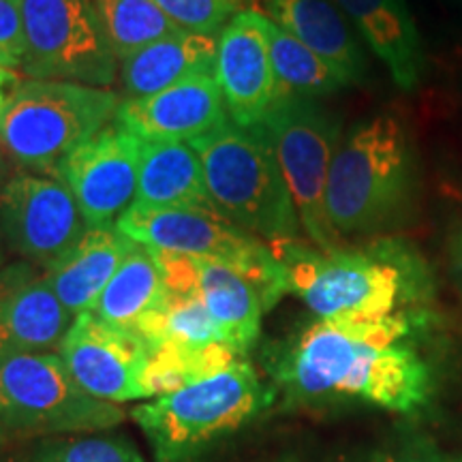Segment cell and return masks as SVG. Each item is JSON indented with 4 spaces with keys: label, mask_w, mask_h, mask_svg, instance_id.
I'll return each mask as SVG.
<instances>
[{
    "label": "cell",
    "mask_w": 462,
    "mask_h": 462,
    "mask_svg": "<svg viewBox=\"0 0 462 462\" xmlns=\"http://www.w3.org/2000/svg\"><path fill=\"white\" fill-rule=\"evenodd\" d=\"M430 323L421 309L317 319L276 357L274 379L300 401L354 398L392 413L420 411L435 394V368L420 349Z\"/></svg>",
    "instance_id": "cell-1"
},
{
    "label": "cell",
    "mask_w": 462,
    "mask_h": 462,
    "mask_svg": "<svg viewBox=\"0 0 462 462\" xmlns=\"http://www.w3.org/2000/svg\"><path fill=\"white\" fill-rule=\"evenodd\" d=\"M270 246L285 268L287 291L302 300L317 319H381L424 302L432 289L424 257L401 238L334 251L298 238Z\"/></svg>",
    "instance_id": "cell-2"
},
{
    "label": "cell",
    "mask_w": 462,
    "mask_h": 462,
    "mask_svg": "<svg viewBox=\"0 0 462 462\" xmlns=\"http://www.w3.org/2000/svg\"><path fill=\"white\" fill-rule=\"evenodd\" d=\"M418 195V152L398 116L362 120L340 140L326 190L328 218L340 238L407 223Z\"/></svg>",
    "instance_id": "cell-3"
},
{
    "label": "cell",
    "mask_w": 462,
    "mask_h": 462,
    "mask_svg": "<svg viewBox=\"0 0 462 462\" xmlns=\"http://www.w3.org/2000/svg\"><path fill=\"white\" fill-rule=\"evenodd\" d=\"M189 143L201 159L210 204L225 218L265 242L298 238L296 204L262 125L229 120Z\"/></svg>",
    "instance_id": "cell-4"
},
{
    "label": "cell",
    "mask_w": 462,
    "mask_h": 462,
    "mask_svg": "<svg viewBox=\"0 0 462 462\" xmlns=\"http://www.w3.org/2000/svg\"><path fill=\"white\" fill-rule=\"evenodd\" d=\"M245 357L184 388L131 409L157 462H190L212 443L242 429L273 402Z\"/></svg>",
    "instance_id": "cell-5"
},
{
    "label": "cell",
    "mask_w": 462,
    "mask_h": 462,
    "mask_svg": "<svg viewBox=\"0 0 462 462\" xmlns=\"http://www.w3.org/2000/svg\"><path fill=\"white\" fill-rule=\"evenodd\" d=\"M123 99L97 86L28 79L0 112V143L26 171L58 176L75 148L112 125Z\"/></svg>",
    "instance_id": "cell-6"
},
{
    "label": "cell",
    "mask_w": 462,
    "mask_h": 462,
    "mask_svg": "<svg viewBox=\"0 0 462 462\" xmlns=\"http://www.w3.org/2000/svg\"><path fill=\"white\" fill-rule=\"evenodd\" d=\"M120 404L90 396L58 351L0 360V439L92 435L123 424Z\"/></svg>",
    "instance_id": "cell-7"
},
{
    "label": "cell",
    "mask_w": 462,
    "mask_h": 462,
    "mask_svg": "<svg viewBox=\"0 0 462 462\" xmlns=\"http://www.w3.org/2000/svg\"><path fill=\"white\" fill-rule=\"evenodd\" d=\"M118 229L143 246L184 257H210L231 265L255 285L265 310L285 296L287 276L270 242L240 229L217 208H154L133 204Z\"/></svg>",
    "instance_id": "cell-8"
},
{
    "label": "cell",
    "mask_w": 462,
    "mask_h": 462,
    "mask_svg": "<svg viewBox=\"0 0 462 462\" xmlns=\"http://www.w3.org/2000/svg\"><path fill=\"white\" fill-rule=\"evenodd\" d=\"M281 171L296 204L300 225L315 246L334 251L343 238L334 231L326 210L328 178L343 140L340 118L317 99H281L263 118Z\"/></svg>",
    "instance_id": "cell-9"
},
{
    "label": "cell",
    "mask_w": 462,
    "mask_h": 462,
    "mask_svg": "<svg viewBox=\"0 0 462 462\" xmlns=\"http://www.w3.org/2000/svg\"><path fill=\"white\" fill-rule=\"evenodd\" d=\"M24 20V73L107 88L118 73L90 0H20Z\"/></svg>",
    "instance_id": "cell-10"
},
{
    "label": "cell",
    "mask_w": 462,
    "mask_h": 462,
    "mask_svg": "<svg viewBox=\"0 0 462 462\" xmlns=\"http://www.w3.org/2000/svg\"><path fill=\"white\" fill-rule=\"evenodd\" d=\"M86 229L88 223L60 176L17 171L0 187V231L22 262L48 270Z\"/></svg>",
    "instance_id": "cell-11"
},
{
    "label": "cell",
    "mask_w": 462,
    "mask_h": 462,
    "mask_svg": "<svg viewBox=\"0 0 462 462\" xmlns=\"http://www.w3.org/2000/svg\"><path fill=\"white\" fill-rule=\"evenodd\" d=\"M58 356L79 388L99 401H150V346L135 332L109 326L92 310L71 321L58 345Z\"/></svg>",
    "instance_id": "cell-12"
},
{
    "label": "cell",
    "mask_w": 462,
    "mask_h": 462,
    "mask_svg": "<svg viewBox=\"0 0 462 462\" xmlns=\"http://www.w3.org/2000/svg\"><path fill=\"white\" fill-rule=\"evenodd\" d=\"M140 143V137L112 123L60 163L58 176L71 189L88 227L118 225L135 204Z\"/></svg>",
    "instance_id": "cell-13"
},
{
    "label": "cell",
    "mask_w": 462,
    "mask_h": 462,
    "mask_svg": "<svg viewBox=\"0 0 462 462\" xmlns=\"http://www.w3.org/2000/svg\"><path fill=\"white\" fill-rule=\"evenodd\" d=\"M217 79L231 123L238 126L263 123L276 103V78L265 17L251 9L240 11L218 32Z\"/></svg>",
    "instance_id": "cell-14"
},
{
    "label": "cell",
    "mask_w": 462,
    "mask_h": 462,
    "mask_svg": "<svg viewBox=\"0 0 462 462\" xmlns=\"http://www.w3.org/2000/svg\"><path fill=\"white\" fill-rule=\"evenodd\" d=\"M116 125L140 140L193 142L229 123L217 71H201L143 99H126Z\"/></svg>",
    "instance_id": "cell-15"
},
{
    "label": "cell",
    "mask_w": 462,
    "mask_h": 462,
    "mask_svg": "<svg viewBox=\"0 0 462 462\" xmlns=\"http://www.w3.org/2000/svg\"><path fill=\"white\" fill-rule=\"evenodd\" d=\"M73 317L32 263L0 270V360L32 351H58Z\"/></svg>",
    "instance_id": "cell-16"
},
{
    "label": "cell",
    "mask_w": 462,
    "mask_h": 462,
    "mask_svg": "<svg viewBox=\"0 0 462 462\" xmlns=\"http://www.w3.org/2000/svg\"><path fill=\"white\" fill-rule=\"evenodd\" d=\"M255 11L319 54L345 84L366 78V56L346 20L332 0H248Z\"/></svg>",
    "instance_id": "cell-17"
},
{
    "label": "cell",
    "mask_w": 462,
    "mask_h": 462,
    "mask_svg": "<svg viewBox=\"0 0 462 462\" xmlns=\"http://www.w3.org/2000/svg\"><path fill=\"white\" fill-rule=\"evenodd\" d=\"M357 28L401 90H415L426 75V51L407 0H332Z\"/></svg>",
    "instance_id": "cell-18"
},
{
    "label": "cell",
    "mask_w": 462,
    "mask_h": 462,
    "mask_svg": "<svg viewBox=\"0 0 462 462\" xmlns=\"http://www.w3.org/2000/svg\"><path fill=\"white\" fill-rule=\"evenodd\" d=\"M133 246L135 240L120 231L118 225L88 227L65 255L45 270L51 291L73 319L95 309Z\"/></svg>",
    "instance_id": "cell-19"
},
{
    "label": "cell",
    "mask_w": 462,
    "mask_h": 462,
    "mask_svg": "<svg viewBox=\"0 0 462 462\" xmlns=\"http://www.w3.org/2000/svg\"><path fill=\"white\" fill-rule=\"evenodd\" d=\"M218 34L180 31L120 60V82L129 99H143L201 71H217Z\"/></svg>",
    "instance_id": "cell-20"
},
{
    "label": "cell",
    "mask_w": 462,
    "mask_h": 462,
    "mask_svg": "<svg viewBox=\"0 0 462 462\" xmlns=\"http://www.w3.org/2000/svg\"><path fill=\"white\" fill-rule=\"evenodd\" d=\"M198 279V291L223 343L236 354L246 356L257 343L265 313L263 300L246 276L231 265L210 257H190Z\"/></svg>",
    "instance_id": "cell-21"
},
{
    "label": "cell",
    "mask_w": 462,
    "mask_h": 462,
    "mask_svg": "<svg viewBox=\"0 0 462 462\" xmlns=\"http://www.w3.org/2000/svg\"><path fill=\"white\" fill-rule=\"evenodd\" d=\"M135 204L154 208H215L199 154L189 142L142 140Z\"/></svg>",
    "instance_id": "cell-22"
},
{
    "label": "cell",
    "mask_w": 462,
    "mask_h": 462,
    "mask_svg": "<svg viewBox=\"0 0 462 462\" xmlns=\"http://www.w3.org/2000/svg\"><path fill=\"white\" fill-rule=\"evenodd\" d=\"M165 296L167 281L157 251L135 242L103 289L92 313L109 326L135 332V328L163 304Z\"/></svg>",
    "instance_id": "cell-23"
},
{
    "label": "cell",
    "mask_w": 462,
    "mask_h": 462,
    "mask_svg": "<svg viewBox=\"0 0 462 462\" xmlns=\"http://www.w3.org/2000/svg\"><path fill=\"white\" fill-rule=\"evenodd\" d=\"M270 58L276 78V101L317 99L345 88V79L319 54L268 22Z\"/></svg>",
    "instance_id": "cell-24"
},
{
    "label": "cell",
    "mask_w": 462,
    "mask_h": 462,
    "mask_svg": "<svg viewBox=\"0 0 462 462\" xmlns=\"http://www.w3.org/2000/svg\"><path fill=\"white\" fill-rule=\"evenodd\" d=\"M109 48L118 60L180 32L152 0H90Z\"/></svg>",
    "instance_id": "cell-25"
},
{
    "label": "cell",
    "mask_w": 462,
    "mask_h": 462,
    "mask_svg": "<svg viewBox=\"0 0 462 462\" xmlns=\"http://www.w3.org/2000/svg\"><path fill=\"white\" fill-rule=\"evenodd\" d=\"M22 462H146L125 437L69 435L50 437L34 446Z\"/></svg>",
    "instance_id": "cell-26"
},
{
    "label": "cell",
    "mask_w": 462,
    "mask_h": 462,
    "mask_svg": "<svg viewBox=\"0 0 462 462\" xmlns=\"http://www.w3.org/2000/svg\"><path fill=\"white\" fill-rule=\"evenodd\" d=\"M180 31L217 34L240 14L245 0H152Z\"/></svg>",
    "instance_id": "cell-27"
},
{
    "label": "cell",
    "mask_w": 462,
    "mask_h": 462,
    "mask_svg": "<svg viewBox=\"0 0 462 462\" xmlns=\"http://www.w3.org/2000/svg\"><path fill=\"white\" fill-rule=\"evenodd\" d=\"M26 39L20 0H0V67L24 65Z\"/></svg>",
    "instance_id": "cell-28"
},
{
    "label": "cell",
    "mask_w": 462,
    "mask_h": 462,
    "mask_svg": "<svg viewBox=\"0 0 462 462\" xmlns=\"http://www.w3.org/2000/svg\"><path fill=\"white\" fill-rule=\"evenodd\" d=\"M381 462H446L441 458V454L437 452L430 443L420 441V443H409V446H402L396 452L385 456Z\"/></svg>",
    "instance_id": "cell-29"
},
{
    "label": "cell",
    "mask_w": 462,
    "mask_h": 462,
    "mask_svg": "<svg viewBox=\"0 0 462 462\" xmlns=\"http://www.w3.org/2000/svg\"><path fill=\"white\" fill-rule=\"evenodd\" d=\"M448 259L449 268L458 287L462 289V215L456 218L448 234Z\"/></svg>",
    "instance_id": "cell-30"
},
{
    "label": "cell",
    "mask_w": 462,
    "mask_h": 462,
    "mask_svg": "<svg viewBox=\"0 0 462 462\" xmlns=\"http://www.w3.org/2000/svg\"><path fill=\"white\" fill-rule=\"evenodd\" d=\"M446 69H448L449 88H452L454 99L460 106V112H462V45H456L452 54L448 56Z\"/></svg>",
    "instance_id": "cell-31"
},
{
    "label": "cell",
    "mask_w": 462,
    "mask_h": 462,
    "mask_svg": "<svg viewBox=\"0 0 462 462\" xmlns=\"http://www.w3.org/2000/svg\"><path fill=\"white\" fill-rule=\"evenodd\" d=\"M20 84H22L20 78H17V73L14 71V69L0 67V112H3L5 106H7L11 95H14L15 88Z\"/></svg>",
    "instance_id": "cell-32"
},
{
    "label": "cell",
    "mask_w": 462,
    "mask_h": 462,
    "mask_svg": "<svg viewBox=\"0 0 462 462\" xmlns=\"http://www.w3.org/2000/svg\"><path fill=\"white\" fill-rule=\"evenodd\" d=\"M7 150L3 148V143H0V182H7L9 180V161H7Z\"/></svg>",
    "instance_id": "cell-33"
},
{
    "label": "cell",
    "mask_w": 462,
    "mask_h": 462,
    "mask_svg": "<svg viewBox=\"0 0 462 462\" xmlns=\"http://www.w3.org/2000/svg\"><path fill=\"white\" fill-rule=\"evenodd\" d=\"M5 268V255H3V246H0V270Z\"/></svg>",
    "instance_id": "cell-34"
},
{
    "label": "cell",
    "mask_w": 462,
    "mask_h": 462,
    "mask_svg": "<svg viewBox=\"0 0 462 462\" xmlns=\"http://www.w3.org/2000/svg\"><path fill=\"white\" fill-rule=\"evenodd\" d=\"M3 443H7V441H5V439H0V446H3Z\"/></svg>",
    "instance_id": "cell-35"
},
{
    "label": "cell",
    "mask_w": 462,
    "mask_h": 462,
    "mask_svg": "<svg viewBox=\"0 0 462 462\" xmlns=\"http://www.w3.org/2000/svg\"><path fill=\"white\" fill-rule=\"evenodd\" d=\"M456 462H462V460H456Z\"/></svg>",
    "instance_id": "cell-36"
}]
</instances>
